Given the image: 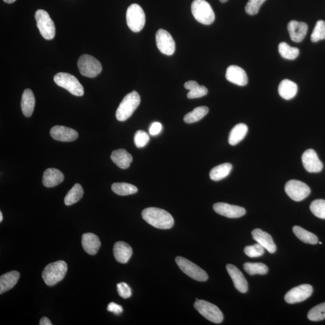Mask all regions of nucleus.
Listing matches in <instances>:
<instances>
[{
    "label": "nucleus",
    "mask_w": 325,
    "mask_h": 325,
    "mask_svg": "<svg viewBox=\"0 0 325 325\" xmlns=\"http://www.w3.org/2000/svg\"><path fill=\"white\" fill-rule=\"evenodd\" d=\"M111 159L116 166L121 169H126L128 168L132 162L133 157L125 149H119L112 152Z\"/></svg>",
    "instance_id": "b1692460"
},
{
    "label": "nucleus",
    "mask_w": 325,
    "mask_h": 325,
    "mask_svg": "<svg viewBox=\"0 0 325 325\" xmlns=\"http://www.w3.org/2000/svg\"><path fill=\"white\" fill-rule=\"evenodd\" d=\"M64 179L62 172L59 169L49 168L45 170L42 178L43 185L46 187H54L62 183Z\"/></svg>",
    "instance_id": "5701e85b"
},
{
    "label": "nucleus",
    "mask_w": 325,
    "mask_h": 325,
    "mask_svg": "<svg viewBox=\"0 0 325 325\" xmlns=\"http://www.w3.org/2000/svg\"><path fill=\"white\" fill-rule=\"evenodd\" d=\"M297 90L298 88L295 82L286 79L280 82L278 86V93L280 97L289 100L295 97Z\"/></svg>",
    "instance_id": "bb28decb"
},
{
    "label": "nucleus",
    "mask_w": 325,
    "mask_h": 325,
    "mask_svg": "<svg viewBox=\"0 0 325 325\" xmlns=\"http://www.w3.org/2000/svg\"><path fill=\"white\" fill-rule=\"evenodd\" d=\"M307 316L309 320L313 321L324 320L325 319V302L311 309L308 313Z\"/></svg>",
    "instance_id": "e433bc0d"
},
{
    "label": "nucleus",
    "mask_w": 325,
    "mask_h": 325,
    "mask_svg": "<svg viewBox=\"0 0 325 325\" xmlns=\"http://www.w3.org/2000/svg\"><path fill=\"white\" fill-rule=\"evenodd\" d=\"M293 233L300 241L311 245H316L318 243V238L315 234L311 233L299 226H295L293 228Z\"/></svg>",
    "instance_id": "2f4dec72"
},
{
    "label": "nucleus",
    "mask_w": 325,
    "mask_h": 325,
    "mask_svg": "<svg viewBox=\"0 0 325 325\" xmlns=\"http://www.w3.org/2000/svg\"><path fill=\"white\" fill-rule=\"evenodd\" d=\"M195 19L204 25H210L214 21L215 14L211 6L205 0H194L191 6Z\"/></svg>",
    "instance_id": "20e7f679"
},
{
    "label": "nucleus",
    "mask_w": 325,
    "mask_h": 325,
    "mask_svg": "<svg viewBox=\"0 0 325 325\" xmlns=\"http://www.w3.org/2000/svg\"><path fill=\"white\" fill-rule=\"evenodd\" d=\"M5 3H9V4H11V3H14L16 0H3Z\"/></svg>",
    "instance_id": "de8ad7c7"
},
{
    "label": "nucleus",
    "mask_w": 325,
    "mask_h": 325,
    "mask_svg": "<svg viewBox=\"0 0 325 325\" xmlns=\"http://www.w3.org/2000/svg\"><path fill=\"white\" fill-rule=\"evenodd\" d=\"M78 67L80 73L85 77L94 78L102 71L101 64L93 56L83 54L78 60Z\"/></svg>",
    "instance_id": "9d476101"
},
{
    "label": "nucleus",
    "mask_w": 325,
    "mask_h": 325,
    "mask_svg": "<svg viewBox=\"0 0 325 325\" xmlns=\"http://www.w3.org/2000/svg\"><path fill=\"white\" fill-rule=\"evenodd\" d=\"M117 290L119 295L124 299H128L132 295L131 288L125 283L118 284Z\"/></svg>",
    "instance_id": "37998d69"
},
{
    "label": "nucleus",
    "mask_w": 325,
    "mask_h": 325,
    "mask_svg": "<svg viewBox=\"0 0 325 325\" xmlns=\"http://www.w3.org/2000/svg\"><path fill=\"white\" fill-rule=\"evenodd\" d=\"M232 168L231 164L228 163L222 164L213 167L210 172L211 180L218 181L225 179L230 174Z\"/></svg>",
    "instance_id": "c756f323"
},
{
    "label": "nucleus",
    "mask_w": 325,
    "mask_h": 325,
    "mask_svg": "<svg viewBox=\"0 0 325 325\" xmlns=\"http://www.w3.org/2000/svg\"><path fill=\"white\" fill-rule=\"evenodd\" d=\"M20 277V273L17 271H11L3 274L0 277V294L4 293L12 289Z\"/></svg>",
    "instance_id": "a878e982"
},
{
    "label": "nucleus",
    "mask_w": 325,
    "mask_h": 325,
    "mask_svg": "<svg viewBox=\"0 0 325 325\" xmlns=\"http://www.w3.org/2000/svg\"><path fill=\"white\" fill-rule=\"evenodd\" d=\"M226 268L233 281L235 289L242 293L247 292L248 284L241 270L237 267L230 264L227 265Z\"/></svg>",
    "instance_id": "a211bd4d"
},
{
    "label": "nucleus",
    "mask_w": 325,
    "mask_h": 325,
    "mask_svg": "<svg viewBox=\"0 0 325 325\" xmlns=\"http://www.w3.org/2000/svg\"><path fill=\"white\" fill-rule=\"evenodd\" d=\"M140 103V97L136 91L126 95L116 111V119L121 122L127 120L139 107Z\"/></svg>",
    "instance_id": "7ed1b4c3"
},
{
    "label": "nucleus",
    "mask_w": 325,
    "mask_h": 325,
    "mask_svg": "<svg viewBox=\"0 0 325 325\" xmlns=\"http://www.w3.org/2000/svg\"><path fill=\"white\" fill-rule=\"evenodd\" d=\"M3 216L2 212L0 211V222H2L3 221Z\"/></svg>",
    "instance_id": "09e8293b"
},
{
    "label": "nucleus",
    "mask_w": 325,
    "mask_h": 325,
    "mask_svg": "<svg viewBox=\"0 0 325 325\" xmlns=\"http://www.w3.org/2000/svg\"><path fill=\"white\" fill-rule=\"evenodd\" d=\"M35 19L41 35L47 40L53 39L56 35V27L49 13L45 10H37Z\"/></svg>",
    "instance_id": "0eeeda50"
},
{
    "label": "nucleus",
    "mask_w": 325,
    "mask_h": 325,
    "mask_svg": "<svg viewBox=\"0 0 325 325\" xmlns=\"http://www.w3.org/2000/svg\"><path fill=\"white\" fill-rule=\"evenodd\" d=\"M81 244L85 252L91 255L97 254L101 245L98 236L91 232L85 233L82 236Z\"/></svg>",
    "instance_id": "412c9836"
},
{
    "label": "nucleus",
    "mask_w": 325,
    "mask_h": 325,
    "mask_svg": "<svg viewBox=\"0 0 325 325\" xmlns=\"http://www.w3.org/2000/svg\"><path fill=\"white\" fill-rule=\"evenodd\" d=\"M114 254L116 261L125 264L131 258L133 249L125 242H118L114 245Z\"/></svg>",
    "instance_id": "4be33fe9"
},
{
    "label": "nucleus",
    "mask_w": 325,
    "mask_h": 325,
    "mask_svg": "<svg viewBox=\"0 0 325 325\" xmlns=\"http://www.w3.org/2000/svg\"><path fill=\"white\" fill-rule=\"evenodd\" d=\"M84 191L80 184H75L64 198V204L67 206L73 205L79 201L83 197Z\"/></svg>",
    "instance_id": "7c9ffc66"
},
{
    "label": "nucleus",
    "mask_w": 325,
    "mask_h": 325,
    "mask_svg": "<svg viewBox=\"0 0 325 325\" xmlns=\"http://www.w3.org/2000/svg\"><path fill=\"white\" fill-rule=\"evenodd\" d=\"M252 235L253 239L263 246L267 251L271 254L276 252V246L274 241H273L272 236L268 232L257 228L252 231Z\"/></svg>",
    "instance_id": "6ab92c4d"
},
{
    "label": "nucleus",
    "mask_w": 325,
    "mask_h": 325,
    "mask_svg": "<svg viewBox=\"0 0 325 325\" xmlns=\"http://www.w3.org/2000/svg\"><path fill=\"white\" fill-rule=\"evenodd\" d=\"M220 1L222 3H224L227 2L228 0H220Z\"/></svg>",
    "instance_id": "8fccbe9b"
},
{
    "label": "nucleus",
    "mask_w": 325,
    "mask_h": 325,
    "mask_svg": "<svg viewBox=\"0 0 325 325\" xmlns=\"http://www.w3.org/2000/svg\"><path fill=\"white\" fill-rule=\"evenodd\" d=\"M149 140V137L147 133L143 130H138L136 132L134 137L135 144L139 148H143Z\"/></svg>",
    "instance_id": "a19ab883"
},
{
    "label": "nucleus",
    "mask_w": 325,
    "mask_h": 325,
    "mask_svg": "<svg viewBox=\"0 0 325 325\" xmlns=\"http://www.w3.org/2000/svg\"><path fill=\"white\" fill-rule=\"evenodd\" d=\"M266 0H249L245 6L246 13L249 15H256L259 11L260 7Z\"/></svg>",
    "instance_id": "79ce46f5"
},
{
    "label": "nucleus",
    "mask_w": 325,
    "mask_h": 325,
    "mask_svg": "<svg viewBox=\"0 0 325 325\" xmlns=\"http://www.w3.org/2000/svg\"><path fill=\"white\" fill-rule=\"evenodd\" d=\"M126 24L133 32H139L145 25V14L139 5L133 4L128 7L126 14Z\"/></svg>",
    "instance_id": "423d86ee"
},
{
    "label": "nucleus",
    "mask_w": 325,
    "mask_h": 325,
    "mask_svg": "<svg viewBox=\"0 0 325 325\" xmlns=\"http://www.w3.org/2000/svg\"><path fill=\"white\" fill-rule=\"evenodd\" d=\"M289 32L291 39L295 42H300L305 38L308 32V26L306 23L298 22L297 20H291L288 24Z\"/></svg>",
    "instance_id": "aec40b11"
},
{
    "label": "nucleus",
    "mask_w": 325,
    "mask_h": 325,
    "mask_svg": "<svg viewBox=\"0 0 325 325\" xmlns=\"http://www.w3.org/2000/svg\"><path fill=\"white\" fill-rule=\"evenodd\" d=\"M244 268L250 275H266L269 271L268 266L262 263H246Z\"/></svg>",
    "instance_id": "f704fd0d"
},
{
    "label": "nucleus",
    "mask_w": 325,
    "mask_h": 325,
    "mask_svg": "<svg viewBox=\"0 0 325 325\" xmlns=\"http://www.w3.org/2000/svg\"><path fill=\"white\" fill-rule=\"evenodd\" d=\"M112 190L119 196H126L138 192V189L131 184L126 183H115L112 184Z\"/></svg>",
    "instance_id": "72a5a7b5"
},
{
    "label": "nucleus",
    "mask_w": 325,
    "mask_h": 325,
    "mask_svg": "<svg viewBox=\"0 0 325 325\" xmlns=\"http://www.w3.org/2000/svg\"><path fill=\"white\" fill-rule=\"evenodd\" d=\"M40 325H52V323L51 322V321L47 318V317H43L41 318L39 322Z\"/></svg>",
    "instance_id": "49530a36"
},
{
    "label": "nucleus",
    "mask_w": 325,
    "mask_h": 325,
    "mask_svg": "<svg viewBox=\"0 0 325 325\" xmlns=\"http://www.w3.org/2000/svg\"><path fill=\"white\" fill-rule=\"evenodd\" d=\"M225 77L228 81L240 86H244L248 82L246 72L236 65H231L227 68Z\"/></svg>",
    "instance_id": "f3484780"
},
{
    "label": "nucleus",
    "mask_w": 325,
    "mask_h": 325,
    "mask_svg": "<svg viewBox=\"0 0 325 325\" xmlns=\"http://www.w3.org/2000/svg\"><path fill=\"white\" fill-rule=\"evenodd\" d=\"M176 262L180 269L191 278L201 282L206 281L208 279L207 273L190 260L181 256H177Z\"/></svg>",
    "instance_id": "1a4fd4ad"
},
{
    "label": "nucleus",
    "mask_w": 325,
    "mask_h": 325,
    "mask_svg": "<svg viewBox=\"0 0 325 325\" xmlns=\"http://www.w3.org/2000/svg\"><path fill=\"white\" fill-rule=\"evenodd\" d=\"M107 310L115 314H120L123 312V308L117 304L111 302L107 306Z\"/></svg>",
    "instance_id": "c03bdc74"
},
{
    "label": "nucleus",
    "mask_w": 325,
    "mask_h": 325,
    "mask_svg": "<svg viewBox=\"0 0 325 325\" xmlns=\"http://www.w3.org/2000/svg\"><path fill=\"white\" fill-rule=\"evenodd\" d=\"M302 162L304 168L310 173L320 172L323 169V163L315 150L309 149L303 153Z\"/></svg>",
    "instance_id": "4468645a"
},
{
    "label": "nucleus",
    "mask_w": 325,
    "mask_h": 325,
    "mask_svg": "<svg viewBox=\"0 0 325 325\" xmlns=\"http://www.w3.org/2000/svg\"><path fill=\"white\" fill-rule=\"evenodd\" d=\"M35 98L33 92L29 89H27L23 92L21 99V109L24 115L27 118L32 115L35 107Z\"/></svg>",
    "instance_id": "393cba45"
},
{
    "label": "nucleus",
    "mask_w": 325,
    "mask_h": 325,
    "mask_svg": "<svg viewBox=\"0 0 325 325\" xmlns=\"http://www.w3.org/2000/svg\"><path fill=\"white\" fill-rule=\"evenodd\" d=\"M51 136L60 142H73L78 138V134L75 129L67 126L57 125L51 129Z\"/></svg>",
    "instance_id": "dca6fc26"
},
{
    "label": "nucleus",
    "mask_w": 325,
    "mask_h": 325,
    "mask_svg": "<svg viewBox=\"0 0 325 325\" xmlns=\"http://www.w3.org/2000/svg\"><path fill=\"white\" fill-rule=\"evenodd\" d=\"M67 263L59 260L48 265L42 272V278L47 286H53L62 280L67 274Z\"/></svg>",
    "instance_id": "f03ea898"
},
{
    "label": "nucleus",
    "mask_w": 325,
    "mask_h": 325,
    "mask_svg": "<svg viewBox=\"0 0 325 325\" xmlns=\"http://www.w3.org/2000/svg\"><path fill=\"white\" fill-rule=\"evenodd\" d=\"M310 210L316 217L325 220V200H316L311 203Z\"/></svg>",
    "instance_id": "58836bf2"
},
{
    "label": "nucleus",
    "mask_w": 325,
    "mask_h": 325,
    "mask_svg": "<svg viewBox=\"0 0 325 325\" xmlns=\"http://www.w3.org/2000/svg\"><path fill=\"white\" fill-rule=\"evenodd\" d=\"M56 84L65 89L71 94L81 97L84 93L83 85L74 75L68 73H59L54 77Z\"/></svg>",
    "instance_id": "39448f33"
},
{
    "label": "nucleus",
    "mask_w": 325,
    "mask_h": 325,
    "mask_svg": "<svg viewBox=\"0 0 325 325\" xmlns=\"http://www.w3.org/2000/svg\"><path fill=\"white\" fill-rule=\"evenodd\" d=\"M325 39V22L319 20L316 23L315 27L311 36V40L313 42H319Z\"/></svg>",
    "instance_id": "4c0bfd02"
},
{
    "label": "nucleus",
    "mask_w": 325,
    "mask_h": 325,
    "mask_svg": "<svg viewBox=\"0 0 325 325\" xmlns=\"http://www.w3.org/2000/svg\"><path fill=\"white\" fill-rule=\"evenodd\" d=\"M209 111L206 106H201L195 108L193 111L190 113H188L184 117V121L187 123V124H193V123L197 122L203 119L205 116Z\"/></svg>",
    "instance_id": "473e14b6"
},
{
    "label": "nucleus",
    "mask_w": 325,
    "mask_h": 325,
    "mask_svg": "<svg viewBox=\"0 0 325 325\" xmlns=\"http://www.w3.org/2000/svg\"><path fill=\"white\" fill-rule=\"evenodd\" d=\"M142 216L147 223L154 227L162 229V230H168L174 225L172 215L161 208L156 207L145 208L142 211Z\"/></svg>",
    "instance_id": "f257e3e1"
},
{
    "label": "nucleus",
    "mask_w": 325,
    "mask_h": 325,
    "mask_svg": "<svg viewBox=\"0 0 325 325\" xmlns=\"http://www.w3.org/2000/svg\"><path fill=\"white\" fill-rule=\"evenodd\" d=\"M285 191L291 199L295 201L306 199L311 193L310 188L306 183L296 180H290L286 184Z\"/></svg>",
    "instance_id": "9b49d317"
},
{
    "label": "nucleus",
    "mask_w": 325,
    "mask_h": 325,
    "mask_svg": "<svg viewBox=\"0 0 325 325\" xmlns=\"http://www.w3.org/2000/svg\"><path fill=\"white\" fill-rule=\"evenodd\" d=\"M278 50L280 55L284 59L287 60H295L299 54V50L295 47H292L286 42L279 44Z\"/></svg>",
    "instance_id": "c9c22d12"
},
{
    "label": "nucleus",
    "mask_w": 325,
    "mask_h": 325,
    "mask_svg": "<svg viewBox=\"0 0 325 325\" xmlns=\"http://www.w3.org/2000/svg\"><path fill=\"white\" fill-rule=\"evenodd\" d=\"M162 125L161 124L160 122H154L149 128L150 135L152 136L159 135L161 131H162Z\"/></svg>",
    "instance_id": "a18cd8bd"
},
{
    "label": "nucleus",
    "mask_w": 325,
    "mask_h": 325,
    "mask_svg": "<svg viewBox=\"0 0 325 325\" xmlns=\"http://www.w3.org/2000/svg\"><path fill=\"white\" fill-rule=\"evenodd\" d=\"M245 254L251 258L259 257L265 254V248L258 244L248 246L244 249Z\"/></svg>",
    "instance_id": "ea45409f"
},
{
    "label": "nucleus",
    "mask_w": 325,
    "mask_h": 325,
    "mask_svg": "<svg viewBox=\"0 0 325 325\" xmlns=\"http://www.w3.org/2000/svg\"><path fill=\"white\" fill-rule=\"evenodd\" d=\"M194 307L202 316L211 322L221 323L224 320V315L220 309L216 306L206 300L197 299Z\"/></svg>",
    "instance_id": "6e6552de"
},
{
    "label": "nucleus",
    "mask_w": 325,
    "mask_h": 325,
    "mask_svg": "<svg viewBox=\"0 0 325 325\" xmlns=\"http://www.w3.org/2000/svg\"><path fill=\"white\" fill-rule=\"evenodd\" d=\"M184 88L187 90H189L188 92L187 97L189 99L199 98L204 97L208 93L207 88L204 85H200L195 81H189L184 84Z\"/></svg>",
    "instance_id": "c85d7f7f"
},
{
    "label": "nucleus",
    "mask_w": 325,
    "mask_h": 325,
    "mask_svg": "<svg viewBox=\"0 0 325 325\" xmlns=\"http://www.w3.org/2000/svg\"><path fill=\"white\" fill-rule=\"evenodd\" d=\"M319 244H320V245H321V244H322V243H321V242H319Z\"/></svg>",
    "instance_id": "3c124183"
},
{
    "label": "nucleus",
    "mask_w": 325,
    "mask_h": 325,
    "mask_svg": "<svg viewBox=\"0 0 325 325\" xmlns=\"http://www.w3.org/2000/svg\"><path fill=\"white\" fill-rule=\"evenodd\" d=\"M313 292V287L309 285H302L294 287L286 293L285 296L286 302L296 304L303 302L309 298Z\"/></svg>",
    "instance_id": "ddd939ff"
},
{
    "label": "nucleus",
    "mask_w": 325,
    "mask_h": 325,
    "mask_svg": "<svg viewBox=\"0 0 325 325\" xmlns=\"http://www.w3.org/2000/svg\"><path fill=\"white\" fill-rule=\"evenodd\" d=\"M248 131V126L245 124H238L234 126L229 135L228 142L234 146L245 138Z\"/></svg>",
    "instance_id": "cd10ccee"
},
{
    "label": "nucleus",
    "mask_w": 325,
    "mask_h": 325,
    "mask_svg": "<svg viewBox=\"0 0 325 325\" xmlns=\"http://www.w3.org/2000/svg\"><path fill=\"white\" fill-rule=\"evenodd\" d=\"M213 210L215 213L228 218H239L246 214L244 207L224 203L214 204Z\"/></svg>",
    "instance_id": "2eb2a0df"
},
{
    "label": "nucleus",
    "mask_w": 325,
    "mask_h": 325,
    "mask_svg": "<svg viewBox=\"0 0 325 325\" xmlns=\"http://www.w3.org/2000/svg\"><path fill=\"white\" fill-rule=\"evenodd\" d=\"M156 39L157 48L161 53L167 56H171L175 52V41L166 30L160 29L157 31Z\"/></svg>",
    "instance_id": "f8f14e48"
}]
</instances>
